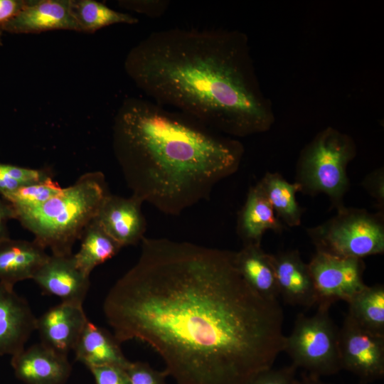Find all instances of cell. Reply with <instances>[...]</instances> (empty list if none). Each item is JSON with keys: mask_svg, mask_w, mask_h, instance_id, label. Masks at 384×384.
I'll return each mask as SVG.
<instances>
[{"mask_svg": "<svg viewBox=\"0 0 384 384\" xmlns=\"http://www.w3.org/2000/svg\"><path fill=\"white\" fill-rule=\"evenodd\" d=\"M141 245L103 304L119 343L149 345L178 384H250L272 368L283 311L245 282L235 252L166 238Z\"/></svg>", "mask_w": 384, "mask_h": 384, "instance_id": "cell-1", "label": "cell"}, {"mask_svg": "<svg viewBox=\"0 0 384 384\" xmlns=\"http://www.w3.org/2000/svg\"><path fill=\"white\" fill-rule=\"evenodd\" d=\"M125 69L151 101L234 137L268 131L275 117L248 39L238 31L170 28L151 33Z\"/></svg>", "mask_w": 384, "mask_h": 384, "instance_id": "cell-2", "label": "cell"}, {"mask_svg": "<svg viewBox=\"0 0 384 384\" xmlns=\"http://www.w3.org/2000/svg\"><path fill=\"white\" fill-rule=\"evenodd\" d=\"M216 132L151 100H127L115 117L113 148L132 195L171 215L208 199L238 171L245 151Z\"/></svg>", "mask_w": 384, "mask_h": 384, "instance_id": "cell-3", "label": "cell"}, {"mask_svg": "<svg viewBox=\"0 0 384 384\" xmlns=\"http://www.w3.org/2000/svg\"><path fill=\"white\" fill-rule=\"evenodd\" d=\"M110 194L100 171L80 176L71 186L41 206L14 210L15 218L34 236V241L51 255L70 256L73 245L96 217Z\"/></svg>", "mask_w": 384, "mask_h": 384, "instance_id": "cell-4", "label": "cell"}, {"mask_svg": "<svg viewBox=\"0 0 384 384\" xmlns=\"http://www.w3.org/2000/svg\"><path fill=\"white\" fill-rule=\"evenodd\" d=\"M356 155V146L351 136L332 127L323 129L299 154L294 181L299 192L323 193L336 210L343 206L350 186L347 167Z\"/></svg>", "mask_w": 384, "mask_h": 384, "instance_id": "cell-5", "label": "cell"}, {"mask_svg": "<svg viewBox=\"0 0 384 384\" xmlns=\"http://www.w3.org/2000/svg\"><path fill=\"white\" fill-rule=\"evenodd\" d=\"M306 233L316 251L358 259L384 252L383 212L343 206L334 217Z\"/></svg>", "mask_w": 384, "mask_h": 384, "instance_id": "cell-6", "label": "cell"}, {"mask_svg": "<svg viewBox=\"0 0 384 384\" xmlns=\"http://www.w3.org/2000/svg\"><path fill=\"white\" fill-rule=\"evenodd\" d=\"M329 309L318 306L312 316L299 314L292 331L284 338L283 351L291 358L292 365L317 377L341 370L338 329L330 317Z\"/></svg>", "mask_w": 384, "mask_h": 384, "instance_id": "cell-7", "label": "cell"}, {"mask_svg": "<svg viewBox=\"0 0 384 384\" xmlns=\"http://www.w3.org/2000/svg\"><path fill=\"white\" fill-rule=\"evenodd\" d=\"M307 265L318 306L330 307L339 300L348 302L366 287L363 259L316 251Z\"/></svg>", "mask_w": 384, "mask_h": 384, "instance_id": "cell-8", "label": "cell"}, {"mask_svg": "<svg viewBox=\"0 0 384 384\" xmlns=\"http://www.w3.org/2000/svg\"><path fill=\"white\" fill-rule=\"evenodd\" d=\"M341 369L357 375L363 383L384 375V336L371 333L346 316L338 329Z\"/></svg>", "mask_w": 384, "mask_h": 384, "instance_id": "cell-9", "label": "cell"}, {"mask_svg": "<svg viewBox=\"0 0 384 384\" xmlns=\"http://www.w3.org/2000/svg\"><path fill=\"white\" fill-rule=\"evenodd\" d=\"M143 202L131 196L110 194L102 203L95 220L122 247L141 242L146 222L142 210Z\"/></svg>", "mask_w": 384, "mask_h": 384, "instance_id": "cell-10", "label": "cell"}, {"mask_svg": "<svg viewBox=\"0 0 384 384\" xmlns=\"http://www.w3.org/2000/svg\"><path fill=\"white\" fill-rule=\"evenodd\" d=\"M11 365L24 384H65L72 371L68 355L41 342L13 355Z\"/></svg>", "mask_w": 384, "mask_h": 384, "instance_id": "cell-11", "label": "cell"}, {"mask_svg": "<svg viewBox=\"0 0 384 384\" xmlns=\"http://www.w3.org/2000/svg\"><path fill=\"white\" fill-rule=\"evenodd\" d=\"M36 321L28 302L13 287L0 282V356L22 351L36 330Z\"/></svg>", "mask_w": 384, "mask_h": 384, "instance_id": "cell-12", "label": "cell"}, {"mask_svg": "<svg viewBox=\"0 0 384 384\" xmlns=\"http://www.w3.org/2000/svg\"><path fill=\"white\" fill-rule=\"evenodd\" d=\"M82 304L61 302L37 318L41 343L68 355L73 350L88 321Z\"/></svg>", "mask_w": 384, "mask_h": 384, "instance_id": "cell-13", "label": "cell"}, {"mask_svg": "<svg viewBox=\"0 0 384 384\" xmlns=\"http://www.w3.org/2000/svg\"><path fill=\"white\" fill-rule=\"evenodd\" d=\"M52 30L80 32L70 9V0H28L24 8L6 22L1 31L34 33Z\"/></svg>", "mask_w": 384, "mask_h": 384, "instance_id": "cell-14", "label": "cell"}, {"mask_svg": "<svg viewBox=\"0 0 384 384\" xmlns=\"http://www.w3.org/2000/svg\"><path fill=\"white\" fill-rule=\"evenodd\" d=\"M89 277L78 267L73 254L51 255L33 279L44 294L58 297L61 302L82 304L90 287Z\"/></svg>", "mask_w": 384, "mask_h": 384, "instance_id": "cell-15", "label": "cell"}, {"mask_svg": "<svg viewBox=\"0 0 384 384\" xmlns=\"http://www.w3.org/2000/svg\"><path fill=\"white\" fill-rule=\"evenodd\" d=\"M270 255L279 294L284 301L307 309L316 304V294L308 265L302 260L299 251L293 250Z\"/></svg>", "mask_w": 384, "mask_h": 384, "instance_id": "cell-16", "label": "cell"}, {"mask_svg": "<svg viewBox=\"0 0 384 384\" xmlns=\"http://www.w3.org/2000/svg\"><path fill=\"white\" fill-rule=\"evenodd\" d=\"M49 255L34 240L8 238L0 243V282L14 287L33 278Z\"/></svg>", "mask_w": 384, "mask_h": 384, "instance_id": "cell-17", "label": "cell"}, {"mask_svg": "<svg viewBox=\"0 0 384 384\" xmlns=\"http://www.w3.org/2000/svg\"><path fill=\"white\" fill-rule=\"evenodd\" d=\"M284 229V224L277 216L260 185L257 183L250 187L237 221V233L243 245H261L266 231L270 230L281 233Z\"/></svg>", "mask_w": 384, "mask_h": 384, "instance_id": "cell-18", "label": "cell"}, {"mask_svg": "<svg viewBox=\"0 0 384 384\" xmlns=\"http://www.w3.org/2000/svg\"><path fill=\"white\" fill-rule=\"evenodd\" d=\"M75 360L88 369L111 365L124 369L130 361L123 354L119 343L107 330L90 321L85 324L73 349Z\"/></svg>", "mask_w": 384, "mask_h": 384, "instance_id": "cell-19", "label": "cell"}, {"mask_svg": "<svg viewBox=\"0 0 384 384\" xmlns=\"http://www.w3.org/2000/svg\"><path fill=\"white\" fill-rule=\"evenodd\" d=\"M235 263L245 282L259 294L277 299L279 290L270 255L259 244L243 245L235 252Z\"/></svg>", "mask_w": 384, "mask_h": 384, "instance_id": "cell-20", "label": "cell"}, {"mask_svg": "<svg viewBox=\"0 0 384 384\" xmlns=\"http://www.w3.org/2000/svg\"><path fill=\"white\" fill-rule=\"evenodd\" d=\"M257 183L282 223L289 227L301 224L303 209L296 198L299 192L297 183H289L279 173L267 172Z\"/></svg>", "mask_w": 384, "mask_h": 384, "instance_id": "cell-21", "label": "cell"}, {"mask_svg": "<svg viewBox=\"0 0 384 384\" xmlns=\"http://www.w3.org/2000/svg\"><path fill=\"white\" fill-rule=\"evenodd\" d=\"M80 240V247L73 254V258L78 267L87 276L94 268L112 258L122 248L95 219L85 229Z\"/></svg>", "mask_w": 384, "mask_h": 384, "instance_id": "cell-22", "label": "cell"}, {"mask_svg": "<svg viewBox=\"0 0 384 384\" xmlns=\"http://www.w3.org/2000/svg\"><path fill=\"white\" fill-rule=\"evenodd\" d=\"M347 315L363 329L384 336V286H367L348 302Z\"/></svg>", "mask_w": 384, "mask_h": 384, "instance_id": "cell-23", "label": "cell"}, {"mask_svg": "<svg viewBox=\"0 0 384 384\" xmlns=\"http://www.w3.org/2000/svg\"><path fill=\"white\" fill-rule=\"evenodd\" d=\"M70 9L80 32L93 33L112 24L138 22L137 18L95 0H70Z\"/></svg>", "mask_w": 384, "mask_h": 384, "instance_id": "cell-24", "label": "cell"}, {"mask_svg": "<svg viewBox=\"0 0 384 384\" xmlns=\"http://www.w3.org/2000/svg\"><path fill=\"white\" fill-rule=\"evenodd\" d=\"M62 188L53 177L22 186L1 196L14 210H26L38 207L59 194Z\"/></svg>", "mask_w": 384, "mask_h": 384, "instance_id": "cell-25", "label": "cell"}, {"mask_svg": "<svg viewBox=\"0 0 384 384\" xmlns=\"http://www.w3.org/2000/svg\"><path fill=\"white\" fill-rule=\"evenodd\" d=\"M52 176L47 169H31L0 162V195L44 181Z\"/></svg>", "mask_w": 384, "mask_h": 384, "instance_id": "cell-26", "label": "cell"}, {"mask_svg": "<svg viewBox=\"0 0 384 384\" xmlns=\"http://www.w3.org/2000/svg\"><path fill=\"white\" fill-rule=\"evenodd\" d=\"M125 370L130 384H166V372L154 370L146 363L130 361Z\"/></svg>", "mask_w": 384, "mask_h": 384, "instance_id": "cell-27", "label": "cell"}, {"mask_svg": "<svg viewBox=\"0 0 384 384\" xmlns=\"http://www.w3.org/2000/svg\"><path fill=\"white\" fill-rule=\"evenodd\" d=\"M296 370L292 364L277 369L271 368L259 373L250 384H299Z\"/></svg>", "mask_w": 384, "mask_h": 384, "instance_id": "cell-28", "label": "cell"}, {"mask_svg": "<svg viewBox=\"0 0 384 384\" xmlns=\"http://www.w3.org/2000/svg\"><path fill=\"white\" fill-rule=\"evenodd\" d=\"M89 370L96 384H130L126 370L119 366L105 365Z\"/></svg>", "mask_w": 384, "mask_h": 384, "instance_id": "cell-29", "label": "cell"}, {"mask_svg": "<svg viewBox=\"0 0 384 384\" xmlns=\"http://www.w3.org/2000/svg\"><path fill=\"white\" fill-rule=\"evenodd\" d=\"M362 187L375 201L379 211L384 209V169L378 168L363 178L361 182Z\"/></svg>", "mask_w": 384, "mask_h": 384, "instance_id": "cell-30", "label": "cell"}, {"mask_svg": "<svg viewBox=\"0 0 384 384\" xmlns=\"http://www.w3.org/2000/svg\"><path fill=\"white\" fill-rule=\"evenodd\" d=\"M119 4L126 8L149 17L156 18L163 15L166 11L169 1L159 0L145 1H122Z\"/></svg>", "mask_w": 384, "mask_h": 384, "instance_id": "cell-31", "label": "cell"}, {"mask_svg": "<svg viewBox=\"0 0 384 384\" xmlns=\"http://www.w3.org/2000/svg\"><path fill=\"white\" fill-rule=\"evenodd\" d=\"M28 0H0V30L9 20L18 14Z\"/></svg>", "mask_w": 384, "mask_h": 384, "instance_id": "cell-32", "label": "cell"}, {"mask_svg": "<svg viewBox=\"0 0 384 384\" xmlns=\"http://www.w3.org/2000/svg\"><path fill=\"white\" fill-rule=\"evenodd\" d=\"M14 218L15 213L13 207L0 195V243L10 238L8 222Z\"/></svg>", "mask_w": 384, "mask_h": 384, "instance_id": "cell-33", "label": "cell"}, {"mask_svg": "<svg viewBox=\"0 0 384 384\" xmlns=\"http://www.w3.org/2000/svg\"><path fill=\"white\" fill-rule=\"evenodd\" d=\"M299 384H330L323 382L320 380V377L312 375L304 376L302 380L299 381Z\"/></svg>", "mask_w": 384, "mask_h": 384, "instance_id": "cell-34", "label": "cell"}, {"mask_svg": "<svg viewBox=\"0 0 384 384\" xmlns=\"http://www.w3.org/2000/svg\"><path fill=\"white\" fill-rule=\"evenodd\" d=\"M3 31L0 30V43H1V37H2Z\"/></svg>", "mask_w": 384, "mask_h": 384, "instance_id": "cell-35", "label": "cell"}]
</instances>
